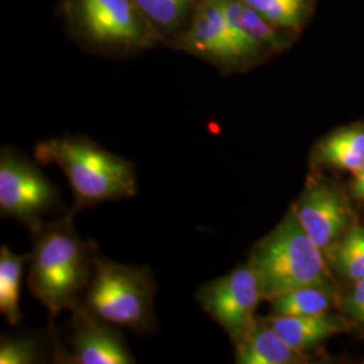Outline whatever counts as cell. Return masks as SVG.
Masks as SVG:
<instances>
[{
    "mask_svg": "<svg viewBox=\"0 0 364 364\" xmlns=\"http://www.w3.org/2000/svg\"><path fill=\"white\" fill-rule=\"evenodd\" d=\"M75 213L70 209L33 234L28 287L53 317L81 302L97 257L96 245L78 236Z\"/></svg>",
    "mask_w": 364,
    "mask_h": 364,
    "instance_id": "1",
    "label": "cell"
},
{
    "mask_svg": "<svg viewBox=\"0 0 364 364\" xmlns=\"http://www.w3.org/2000/svg\"><path fill=\"white\" fill-rule=\"evenodd\" d=\"M42 165H57L73 193V210L119 201L136 195L134 164L107 151L84 136H64L39 142L34 150Z\"/></svg>",
    "mask_w": 364,
    "mask_h": 364,
    "instance_id": "2",
    "label": "cell"
},
{
    "mask_svg": "<svg viewBox=\"0 0 364 364\" xmlns=\"http://www.w3.org/2000/svg\"><path fill=\"white\" fill-rule=\"evenodd\" d=\"M248 264L267 301L299 287H331L324 252L305 232L293 208L252 250Z\"/></svg>",
    "mask_w": 364,
    "mask_h": 364,
    "instance_id": "3",
    "label": "cell"
},
{
    "mask_svg": "<svg viewBox=\"0 0 364 364\" xmlns=\"http://www.w3.org/2000/svg\"><path fill=\"white\" fill-rule=\"evenodd\" d=\"M156 281L149 267L96 257L81 302L114 326L150 333L156 326Z\"/></svg>",
    "mask_w": 364,
    "mask_h": 364,
    "instance_id": "4",
    "label": "cell"
},
{
    "mask_svg": "<svg viewBox=\"0 0 364 364\" xmlns=\"http://www.w3.org/2000/svg\"><path fill=\"white\" fill-rule=\"evenodd\" d=\"M61 207L60 191L37 164L11 147L0 153V213L37 232L45 216Z\"/></svg>",
    "mask_w": 364,
    "mask_h": 364,
    "instance_id": "5",
    "label": "cell"
},
{
    "mask_svg": "<svg viewBox=\"0 0 364 364\" xmlns=\"http://www.w3.org/2000/svg\"><path fill=\"white\" fill-rule=\"evenodd\" d=\"M259 284L250 264H240L197 290L196 301L227 332L237 350L257 324L255 311L262 301Z\"/></svg>",
    "mask_w": 364,
    "mask_h": 364,
    "instance_id": "6",
    "label": "cell"
},
{
    "mask_svg": "<svg viewBox=\"0 0 364 364\" xmlns=\"http://www.w3.org/2000/svg\"><path fill=\"white\" fill-rule=\"evenodd\" d=\"M76 16L88 38L111 46H146L150 36L134 0H76Z\"/></svg>",
    "mask_w": 364,
    "mask_h": 364,
    "instance_id": "7",
    "label": "cell"
},
{
    "mask_svg": "<svg viewBox=\"0 0 364 364\" xmlns=\"http://www.w3.org/2000/svg\"><path fill=\"white\" fill-rule=\"evenodd\" d=\"M72 331L69 344L72 351L65 352L61 363L131 364V355L126 341L114 324L91 312L82 302L72 309Z\"/></svg>",
    "mask_w": 364,
    "mask_h": 364,
    "instance_id": "8",
    "label": "cell"
},
{
    "mask_svg": "<svg viewBox=\"0 0 364 364\" xmlns=\"http://www.w3.org/2000/svg\"><path fill=\"white\" fill-rule=\"evenodd\" d=\"M293 210L305 232L323 252L338 243L350 224V212L343 198L323 182H311Z\"/></svg>",
    "mask_w": 364,
    "mask_h": 364,
    "instance_id": "9",
    "label": "cell"
},
{
    "mask_svg": "<svg viewBox=\"0 0 364 364\" xmlns=\"http://www.w3.org/2000/svg\"><path fill=\"white\" fill-rule=\"evenodd\" d=\"M186 46L221 64L236 63L228 36L224 0H203L193 19Z\"/></svg>",
    "mask_w": 364,
    "mask_h": 364,
    "instance_id": "10",
    "label": "cell"
},
{
    "mask_svg": "<svg viewBox=\"0 0 364 364\" xmlns=\"http://www.w3.org/2000/svg\"><path fill=\"white\" fill-rule=\"evenodd\" d=\"M274 331L301 353L312 351L338 332H343L347 324L338 316L324 313L317 316H275L263 318Z\"/></svg>",
    "mask_w": 364,
    "mask_h": 364,
    "instance_id": "11",
    "label": "cell"
},
{
    "mask_svg": "<svg viewBox=\"0 0 364 364\" xmlns=\"http://www.w3.org/2000/svg\"><path fill=\"white\" fill-rule=\"evenodd\" d=\"M306 362L304 353L293 348L263 318L236 350L239 364H299Z\"/></svg>",
    "mask_w": 364,
    "mask_h": 364,
    "instance_id": "12",
    "label": "cell"
},
{
    "mask_svg": "<svg viewBox=\"0 0 364 364\" xmlns=\"http://www.w3.org/2000/svg\"><path fill=\"white\" fill-rule=\"evenodd\" d=\"M30 254H15L7 246L0 248V313L11 326H16L23 314L21 312V282Z\"/></svg>",
    "mask_w": 364,
    "mask_h": 364,
    "instance_id": "13",
    "label": "cell"
},
{
    "mask_svg": "<svg viewBox=\"0 0 364 364\" xmlns=\"http://www.w3.org/2000/svg\"><path fill=\"white\" fill-rule=\"evenodd\" d=\"M317 156L338 169H359L364 164L363 127L346 129L328 136L318 144Z\"/></svg>",
    "mask_w": 364,
    "mask_h": 364,
    "instance_id": "14",
    "label": "cell"
},
{
    "mask_svg": "<svg viewBox=\"0 0 364 364\" xmlns=\"http://www.w3.org/2000/svg\"><path fill=\"white\" fill-rule=\"evenodd\" d=\"M275 316H317L332 306L331 287H304L270 301Z\"/></svg>",
    "mask_w": 364,
    "mask_h": 364,
    "instance_id": "15",
    "label": "cell"
},
{
    "mask_svg": "<svg viewBox=\"0 0 364 364\" xmlns=\"http://www.w3.org/2000/svg\"><path fill=\"white\" fill-rule=\"evenodd\" d=\"M277 28L299 31L304 25L312 0H242Z\"/></svg>",
    "mask_w": 364,
    "mask_h": 364,
    "instance_id": "16",
    "label": "cell"
},
{
    "mask_svg": "<svg viewBox=\"0 0 364 364\" xmlns=\"http://www.w3.org/2000/svg\"><path fill=\"white\" fill-rule=\"evenodd\" d=\"M331 260L346 278L353 282L364 279V225L352 228L331 247Z\"/></svg>",
    "mask_w": 364,
    "mask_h": 364,
    "instance_id": "17",
    "label": "cell"
},
{
    "mask_svg": "<svg viewBox=\"0 0 364 364\" xmlns=\"http://www.w3.org/2000/svg\"><path fill=\"white\" fill-rule=\"evenodd\" d=\"M45 359L38 338L27 335L3 336L0 343V363L36 364Z\"/></svg>",
    "mask_w": 364,
    "mask_h": 364,
    "instance_id": "18",
    "label": "cell"
},
{
    "mask_svg": "<svg viewBox=\"0 0 364 364\" xmlns=\"http://www.w3.org/2000/svg\"><path fill=\"white\" fill-rule=\"evenodd\" d=\"M139 11L158 26H177L192 0H134Z\"/></svg>",
    "mask_w": 364,
    "mask_h": 364,
    "instance_id": "19",
    "label": "cell"
},
{
    "mask_svg": "<svg viewBox=\"0 0 364 364\" xmlns=\"http://www.w3.org/2000/svg\"><path fill=\"white\" fill-rule=\"evenodd\" d=\"M344 308L352 318L364 324V279L355 282V287L347 293Z\"/></svg>",
    "mask_w": 364,
    "mask_h": 364,
    "instance_id": "20",
    "label": "cell"
},
{
    "mask_svg": "<svg viewBox=\"0 0 364 364\" xmlns=\"http://www.w3.org/2000/svg\"><path fill=\"white\" fill-rule=\"evenodd\" d=\"M351 192L359 200L364 201V164L358 170L353 171V180L351 182Z\"/></svg>",
    "mask_w": 364,
    "mask_h": 364,
    "instance_id": "21",
    "label": "cell"
}]
</instances>
